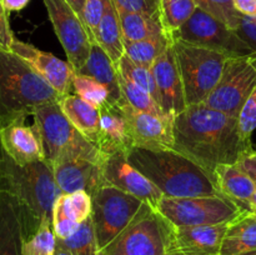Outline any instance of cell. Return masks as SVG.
<instances>
[{"instance_id":"cell-1","label":"cell","mask_w":256,"mask_h":255,"mask_svg":"<svg viewBox=\"0 0 256 255\" xmlns=\"http://www.w3.org/2000/svg\"><path fill=\"white\" fill-rule=\"evenodd\" d=\"M248 148L232 115L198 104L174 118V149L212 174L219 165L235 164Z\"/></svg>"},{"instance_id":"cell-2","label":"cell","mask_w":256,"mask_h":255,"mask_svg":"<svg viewBox=\"0 0 256 255\" xmlns=\"http://www.w3.org/2000/svg\"><path fill=\"white\" fill-rule=\"evenodd\" d=\"M0 192L12 195L22 208L24 239L42 222H52L54 204L62 194L48 160L18 165L5 154L0 158Z\"/></svg>"},{"instance_id":"cell-3","label":"cell","mask_w":256,"mask_h":255,"mask_svg":"<svg viewBox=\"0 0 256 255\" xmlns=\"http://www.w3.org/2000/svg\"><path fill=\"white\" fill-rule=\"evenodd\" d=\"M129 162L168 198L222 195L214 174L175 149H132Z\"/></svg>"},{"instance_id":"cell-4","label":"cell","mask_w":256,"mask_h":255,"mask_svg":"<svg viewBox=\"0 0 256 255\" xmlns=\"http://www.w3.org/2000/svg\"><path fill=\"white\" fill-rule=\"evenodd\" d=\"M60 95L12 50H0V125L32 116L38 106L56 102Z\"/></svg>"},{"instance_id":"cell-5","label":"cell","mask_w":256,"mask_h":255,"mask_svg":"<svg viewBox=\"0 0 256 255\" xmlns=\"http://www.w3.org/2000/svg\"><path fill=\"white\" fill-rule=\"evenodd\" d=\"M32 118L42 140L45 160L52 165L66 159H88L96 162L104 159L96 145L65 116L58 100L38 106Z\"/></svg>"},{"instance_id":"cell-6","label":"cell","mask_w":256,"mask_h":255,"mask_svg":"<svg viewBox=\"0 0 256 255\" xmlns=\"http://www.w3.org/2000/svg\"><path fill=\"white\" fill-rule=\"evenodd\" d=\"M172 49L184 85L188 106L202 104L219 82L225 62L232 55L172 39Z\"/></svg>"},{"instance_id":"cell-7","label":"cell","mask_w":256,"mask_h":255,"mask_svg":"<svg viewBox=\"0 0 256 255\" xmlns=\"http://www.w3.org/2000/svg\"><path fill=\"white\" fill-rule=\"evenodd\" d=\"M172 225L148 204L135 219L102 250V255H168Z\"/></svg>"},{"instance_id":"cell-8","label":"cell","mask_w":256,"mask_h":255,"mask_svg":"<svg viewBox=\"0 0 256 255\" xmlns=\"http://www.w3.org/2000/svg\"><path fill=\"white\" fill-rule=\"evenodd\" d=\"M158 212L174 226H202L230 222L246 210L222 195L192 198L164 196Z\"/></svg>"},{"instance_id":"cell-9","label":"cell","mask_w":256,"mask_h":255,"mask_svg":"<svg viewBox=\"0 0 256 255\" xmlns=\"http://www.w3.org/2000/svg\"><path fill=\"white\" fill-rule=\"evenodd\" d=\"M92 198V219L100 250L110 244L139 214L142 200L110 185H102Z\"/></svg>"},{"instance_id":"cell-10","label":"cell","mask_w":256,"mask_h":255,"mask_svg":"<svg viewBox=\"0 0 256 255\" xmlns=\"http://www.w3.org/2000/svg\"><path fill=\"white\" fill-rule=\"evenodd\" d=\"M256 88V52L232 55L225 62L222 78L202 102L212 109L238 118Z\"/></svg>"},{"instance_id":"cell-11","label":"cell","mask_w":256,"mask_h":255,"mask_svg":"<svg viewBox=\"0 0 256 255\" xmlns=\"http://www.w3.org/2000/svg\"><path fill=\"white\" fill-rule=\"evenodd\" d=\"M55 34L75 72L86 62L92 50L88 30L68 0H42Z\"/></svg>"},{"instance_id":"cell-12","label":"cell","mask_w":256,"mask_h":255,"mask_svg":"<svg viewBox=\"0 0 256 255\" xmlns=\"http://www.w3.org/2000/svg\"><path fill=\"white\" fill-rule=\"evenodd\" d=\"M175 38L229 55H245L256 52L238 32L228 28L200 8H198L172 39Z\"/></svg>"},{"instance_id":"cell-13","label":"cell","mask_w":256,"mask_h":255,"mask_svg":"<svg viewBox=\"0 0 256 255\" xmlns=\"http://www.w3.org/2000/svg\"><path fill=\"white\" fill-rule=\"evenodd\" d=\"M118 106L126 122L132 149H174V116L140 112L130 106L124 99Z\"/></svg>"},{"instance_id":"cell-14","label":"cell","mask_w":256,"mask_h":255,"mask_svg":"<svg viewBox=\"0 0 256 255\" xmlns=\"http://www.w3.org/2000/svg\"><path fill=\"white\" fill-rule=\"evenodd\" d=\"M102 172L104 185L118 188L158 210L164 194L129 162L128 154L115 152L104 155Z\"/></svg>"},{"instance_id":"cell-15","label":"cell","mask_w":256,"mask_h":255,"mask_svg":"<svg viewBox=\"0 0 256 255\" xmlns=\"http://www.w3.org/2000/svg\"><path fill=\"white\" fill-rule=\"evenodd\" d=\"M10 50L25 60L60 95V98L70 94L75 72L69 62H64L52 52L38 49L34 45L18 40L16 38L12 42Z\"/></svg>"},{"instance_id":"cell-16","label":"cell","mask_w":256,"mask_h":255,"mask_svg":"<svg viewBox=\"0 0 256 255\" xmlns=\"http://www.w3.org/2000/svg\"><path fill=\"white\" fill-rule=\"evenodd\" d=\"M28 118L20 116L0 125L2 152L18 165H26L45 159L39 132L34 124H28Z\"/></svg>"},{"instance_id":"cell-17","label":"cell","mask_w":256,"mask_h":255,"mask_svg":"<svg viewBox=\"0 0 256 255\" xmlns=\"http://www.w3.org/2000/svg\"><path fill=\"white\" fill-rule=\"evenodd\" d=\"M152 70L156 84L159 105L165 114L175 118L186 109L188 104L172 44L158 58Z\"/></svg>"},{"instance_id":"cell-18","label":"cell","mask_w":256,"mask_h":255,"mask_svg":"<svg viewBox=\"0 0 256 255\" xmlns=\"http://www.w3.org/2000/svg\"><path fill=\"white\" fill-rule=\"evenodd\" d=\"M228 224L202 226H174L170 252L178 255H220Z\"/></svg>"},{"instance_id":"cell-19","label":"cell","mask_w":256,"mask_h":255,"mask_svg":"<svg viewBox=\"0 0 256 255\" xmlns=\"http://www.w3.org/2000/svg\"><path fill=\"white\" fill-rule=\"evenodd\" d=\"M56 184L62 194L79 190L94 194L102 182V162L88 159H66L52 164Z\"/></svg>"},{"instance_id":"cell-20","label":"cell","mask_w":256,"mask_h":255,"mask_svg":"<svg viewBox=\"0 0 256 255\" xmlns=\"http://www.w3.org/2000/svg\"><path fill=\"white\" fill-rule=\"evenodd\" d=\"M100 125L96 146L102 155L124 152L129 154L132 150L128 135L126 122L118 105L105 104L100 108Z\"/></svg>"},{"instance_id":"cell-21","label":"cell","mask_w":256,"mask_h":255,"mask_svg":"<svg viewBox=\"0 0 256 255\" xmlns=\"http://www.w3.org/2000/svg\"><path fill=\"white\" fill-rule=\"evenodd\" d=\"M24 215L10 194L0 192V255H22Z\"/></svg>"},{"instance_id":"cell-22","label":"cell","mask_w":256,"mask_h":255,"mask_svg":"<svg viewBox=\"0 0 256 255\" xmlns=\"http://www.w3.org/2000/svg\"><path fill=\"white\" fill-rule=\"evenodd\" d=\"M214 179L220 194L249 212V202L256 192L254 180L236 164H222L214 170Z\"/></svg>"},{"instance_id":"cell-23","label":"cell","mask_w":256,"mask_h":255,"mask_svg":"<svg viewBox=\"0 0 256 255\" xmlns=\"http://www.w3.org/2000/svg\"><path fill=\"white\" fill-rule=\"evenodd\" d=\"M79 74L88 75L104 85L109 92V104L118 105L122 100V89L119 84V72L116 65L108 56L106 52L94 42L86 62L79 70Z\"/></svg>"},{"instance_id":"cell-24","label":"cell","mask_w":256,"mask_h":255,"mask_svg":"<svg viewBox=\"0 0 256 255\" xmlns=\"http://www.w3.org/2000/svg\"><path fill=\"white\" fill-rule=\"evenodd\" d=\"M256 250V214L244 212L228 224L220 255H242Z\"/></svg>"},{"instance_id":"cell-25","label":"cell","mask_w":256,"mask_h":255,"mask_svg":"<svg viewBox=\"0 0 256 255\" xmlns=\"http://www.w3.org/2000/svg\"><path fill=\"white\" fill-rule=\"evenodd\" d=\"M58 102L69 122L88 140L92 144H96L99 135L100 110L74 94L64 95Z\"/></svg>"},{"instance_id":"cell-26","label":"cell","mask_w":256,"mask_h":255,"mask_svg":"<svg viewBox=\"0 0 256 255\" xmlns=\"http://www.w3.org/2000/svg\"><path fill=\"white\" fill-rule=\"evenodd\" d=\"M95 42L100 45V48L106 52L115 65H118L120 59L124 56V36L119 14L112 0H106L104 14L98 26Z\"/></svg>"},{"instance_id":"cell-27","label":"cell","mask_w":256,"mask_h":255,"mask_svg":"<svg viewBox=\"0 0 256 255\" xmlns=\"http://www.w3.org/2000/svg\"><path fill=\"white\" fill-rule=\"evenodd\" d=\"M116 10L119 14L124 42H140L166 34L160 15L125 12L122 9Z\"/></svg>"},{"instance_id":"cell-28","label":"cell","mask_w":256,"mask_h":255,"mask_svg":"<svg viewBox=\"0 0 256 255\" xmlns=\"http://www.w3.org/2000/svg\"><path fill=\"white\" fill-rule=\"evenodd\" d=\"M172 44V39L166 34L140 40V42H125V55L138 64L152 68L158 58Z\"/></svg>"},{"instance_id":"cell-29","label":"cell","mask_w":256,"mask_h":255,"mask_svg":"<svg viewBox=\"0 0 256 255\" xmlns=\"http://www.w3.org/2000/svg\"><path fill=\"white\" fill-rule=\"evenodd\" d=\"M56 246L66 250L70 255H102L92 216L82 222L69 238L56 239Z\"/></svg>"},{"instance_id":"cell-30","label":"cell","mask_w":256,"mask_h":255,"mask_svg":"<svg viewBox=\"0 0 256 255\" xmlns=\"http://www.w3.org/2000/svg\"><path fill=\"white\" fill-rule=\"evenodd\" d=\"M196 9L195 0H162L160 16L166 34L172 39Z\"/></svg>"},{"instance_id":"cell-31","label":"cell","mask_w":256,"mask_h":255,"mask_svg":"<svg viewBox=\"0 0 256 255\" xmlns=\"http://www.w3.org/2000/svg\"><path fill=\"white\" fill-rule=\"evenodd\" d=\"M118 72L122 76L126 78L130 82L136 84L145 92H149L158 102H159V96H158L156 84H155V78L152 74V68L144 66L138 62H132L129 56L124 54V56L120 59V62L116 65Z\"/></svg>"},{"instance_id":"cell-32","label":"cell","mask_w":256,"mask_h":255,"mask_svg":"<svg viewBox=\"0 0 256 255\" xmlns=\"http://www.w3.org/2000/svg\"><path fill=\"white\" fill-rule=\"evenodd\" d=\"M119 84L122 89V99L132 106L134 109L140 110V112H150L155 115H168L165 114L164 110L159 105V102L152 96L148 92L138 86L132 82H130L126 78L122 76L119 74Z\"/></svg>"},{"instance_id":"cell-33","label":"cell","mask_w":256,"mask_h":255,"mask_svg":"<svg viewBox=\"0 0 256 255\" xmlns=\"http://www.w3.org/2000/svg\"><path fill=\"white\" fill-rule=\"evenodd\" d=\"M52 230L56 239L62 240L74 234L79 228L76 218L70 204L69 194H62L56 199L52 209Z\"/></svg>"},{"instance_id":"cell-34","label":"cell","mask_w":256,"mask_h":255,"mask_svg":"<svg viewBox=\"0 0 256 255\" xmlns=\"http://www.w3.org/2000/svg\"><path fill=\"white\" fill-rule=\"evenodd\" d=\"M56 236L52 222H42L30 236L24 239L22 255H55Z\"/></svg>"},{"instance_id":"cell-35","label":"cell","mask_w":256,"mask_h":255,"mask_svg":"<svg viewBox=\"0 0 256 255\" xmlns=\"http://www.w3.org/2000/svg\"><path fill=\"white\" fill-rule=\"evenodd\" d=\"M72 90L76 96L98 109L109 102V92L106 90V88L100 84L94 78L88 76V75L74 72Z\"/></svg>"},{"instance_id":"cell-36","label":"cell","mask_w":256,"mask_h":255,"mask_svg":"<svg viewBox=\"0 0 256 255\" xmlns=\"http://www.w3.org/2000/svg\"><path fill=\"white\" fill-rule=\"evenodd\" d=\"M195 2L198 8L236 32L242 14L235 9L234 0H195Z\"/></svg>"},{"instance_id":"cell-37","label":"cell","mask_w":256,"mask_h":255,"mask_svg":"<svg viewBox=\"0 0 256 255\" xmlns=\"http://www.w3.org/2000/svg\"><path fill=\"white\" fill-rule=\"evenodd\" d=\"M238 126H239V132L242 140L252 144L250 138L256 129V88L244 102L238 115Z\"/></svg>"},{"instance_id":"cell-38","label":"cell","mask_w":256,"mask_h":255,"mask_svg":"<svg viewBox=\"0 0 256 255\" xmlns=\"http://www.w3.org/2000/svg\"><path fill=\"white\" fill-rule=\"evenodd\" d=\"M105 4H106V0H85L84 2L82 19L92 44L96 39L98 26H99L100 20L104 14Z\"/></svg>"},{"instance_id":"cell-39","label":"cell","mask_w":256,"mask_h":255,"mask_svg":"<svg viewBox=\"0 0 256 255\" xmlns=\"http://www.w3.org/2000/svg\"><path fill=\"white\" fill-rule=\"evenodd\" d=\"M69 198L72 212H74L75 218H76L79 224H82L88 218L92 216V198L89 192H84V190H79V192L69 194Z\"/></svg>"},{"instance_id":"cell-40","label":"cell","mask_w":256,"mask_h":255,"mask_svg":"<svg viewBox=\"0 0 256 255\" xmlns=\"http://www.w3.org/2000/svg\"><path fill=\"white\" fill-rule=\"evenodd\" d=\"M116 9L125 12H142L149 15H160L162 0H112Z\"/></svg>"},{"instance_id":"cell-41","label":"cell","mask_w":256,"mask_h":255,"mask_svg":"<svg viewBox=\"0 0 256 255\" xmlns=\"http://www.w3.org/2000/svg\"><path fill=\"white\" fill-rule=\"evenodd\" d=\"M14 39L15 36L10 29L9 14L4 9L0 0V50H10Z\"/></svg>"},{"instance_id":"cell-42","label":"cell","mask_w":256,"mask_h":255,"mask_svg":"<svg viewBox=\"0 0 256 255\" xmlns=\"http://www.w3.org/2000/svg\"><path fill=\"white\" fill-rule=\"evenodd\" d=\"M238 34L252 45V48L256 50V16H246L242 15Z\"/></svg>"},{"instance_id":"cell-43","label":"cell","mask_w":256,"mask_h":255,"mask_svg":"<svg viewBox=\"0 0 256 255\" xmlns=\"http://www.w3.org/2000/svg\"><path fill=\"white\" fill-rule=\"evenodd\" d=\"M235 164H236L242 172H246V174L254 180L256 184V152L255 150H252V148L245 149L244 152L239 155V158H238Z\"/></svg>"},{"instance_id":"cell-44","label":"cell","mask_w":256,"mask_h":255,"mask_svg":"<svg viewBox=\"0 0 256 255\" xmlns=\"http://www.w3.org/2000/svg\"><path fill=\"white\" fill-rule=\"evenodd\" d=\"M234 5L242 15L256 16V0H234Z\"/></svg>"},{"instance_id":"cell-45","label":"cell","mask_w":256,"mask_h":255,"mask_svg":"<svg viewBox=\"0 0 256 255\" xmlns=\"http://www.w3.org/2000/svg\"><path fill=\"white\" fill-rule=\"evenodd\" d=\"M29 2L30 0H2V6L6 10L8 14L25 9L28 6V4H29Z\"/></svg>"},{"instance_id":"cell-46","label":"cell","mask_w":256,"mask_h":255,"mask_svg":"<svg viewBox=\"0 0 256 255\" xmlns=\"http://www.w3.org/2000/svg\"><path fill=\"white\" fill-rule=\"evenodd\" d=\"M68 2H69V4L72 5V8H74L75 12H76L78 14L80 15V18H82V9H84V2H85V0H68Z\"/></svg>"},{"instance_id":"cell-47","label":"cell","mask_w":256,"mask_h":255,"mask_svg":"<svg viewBox=\"0 0 256 255\" xmlns=\"http://www.w3.org/2000/svg\"><path fill=\"white\" fill-rule=\"evenodd\" d=\"M249 212H255L256 214V192H254V195H252V198L249 202Z\"/></svg>"},{"instance_id":"cell-48","label":"cell","mask_w":256,"mask_h":255,"mask_svg":"<svg viewBox=\"0 0 256 255\" xmlns=\"http://www.w3.org/2000/svg\"><path fill=\"white\" fill-rule=\"evenodd\" d=\"M55 255H70L66 250L62 249V248L56 246V252H55Z\"/></svg>"},{"instance_id":"cell-49","label":"cell","mask_w":256,"mask_h":255,"mask_svg":"<svg viewBox=\"0 0 256 255\" xmlns=\"http://www.w3.org/2000/svg\"><path fill=\"white\" fill-rule=\"evenodd\" d=\"M242 255H256V250H255V252H245V254H242Z\"/></svg>"},{"instance_id":"cell-50","label":"cell","mask_w":256,"mask_h":255,"mask_svg":"<svg viewBox=\"0 0 256 255\" xmlns=\"http://www.w3.org/2000/svg\"><path fill=\"white\" fill-rule=\"evenodd\" d=\"M2 154H4V152H2V145H0V158L2 156Z\"/></svg>"},{"instance_id":"cell-51","label":"cell","mask_w":256,"mask_h":255,"mask_svg":"<svg viewBox=\"0 0 256 255\" xmlns=\"http://www.w3.org/2000/svg\"><path fill=\"white\" fill-rule=\"evenodd\" d=\"M168 255H178V254H174V252H169V254Z\"/></svg>"}]
</instances>
